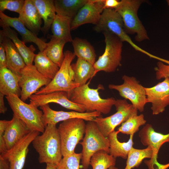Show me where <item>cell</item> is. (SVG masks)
I'll return each mask as SVG.
<instances>
[{"mask_svg":"<svg viewBox=\"0 0 169 169\" xmlns=\"http://www.w3.org/2000/svg\"><path fill=\"white\" fill-rule=\"evenodd\" d=\"M114 105L116 112L106 117H96L94 121L104 136L107 137L118 125L126 121L131 116L137 114V110L126 100H116Z\"/></svg>","mask_w":169,"mask_h":169,"instance_id":"30bf717a","label":"cell"},{"mask_svg":"<svg viewBox=\"0 0 169 169\" xmlns=\"http://www.w3.org/2000/svg\"><path fill=\"white\" fill-rule=\"evenodd\" d=\"M19 76L7 68L0 69V93L6 96L14 95H21Z\"/></svg>","mask_w":169,"mask_h":169,"instance_id":"cb8c5ba5","label":"cell"},{"mask_svg":"<svg viewBox=\"0 0 169 169\" xmlns=\"http://www.w3.org/2000/svg\"><path fill=\"white\" fill-rule=\"evenodd\" d=\"M10 120H0V135L3 136L5 131L9 123ZM5 143L3 136H0V152L1 154L5 153L7 151Z\"/></svg>","mask_w":169,"mask_h":169,"instance_id":"f35d334b","label":"cell"},{"mask_svg":"<svg viewBox=\"0 0 169 169\" xmlns=\"http://www.w3.org/2000/svg\"><path fill=\"white\" fill-rule=\"evenodd\" d=\"M64 54V60L54 78L35 94H45L57 91L68 92L79 86L74 80V73L71 67L72 62L75 55L69 50L65 51Z\"/></svg>","mask_w":169,"mask_h":169,"instance_id":"52a82bcc","label":"cell"},{"mask_svg":"<svg viewBox=\"0 0 169 169\" xmlns=\"http://www.w3.org/2000/svg\"><path fill=\"white\" fill-rule=\"evenodd\" d=\"M158 156H152L149 160H145L144 163L148 166L149 169H166L169 167V163L161 164L157 161Z\"/></svg>","mask_w":169,"mask_h":169,"instance_id":"ab89813d","label":"cell"},{"mask_svg":"<svg viewBox=\"0 0 169 169\" xmlns=\"http://www.w3.org/2000/svg\"><path fill=\"white\" fill-rule=\"evenodd\" d=\"M32 143L38 154L39 163L57 166L62 159L60 139L56 125H47L42 134L36 136Z\"/></svg>","mask_w":169,"mask_h":169,"instance_id":"7a4b0ae2","label":"cell"},{"mask_svg":"<svg viewBox=\"0 0 169 169\" xmlns=\"http://www.w3.org/2000/svg\"><path fill=\"white\" fill-rule=\"evenodd\" d=\"M120 3V1L118 0H104V8L115 9Z\"/></svg>","mask_w":169,"mask_h":169,"instance_id":"b9f144b4","label":"cell"},{"mask_svg":"<svg viewBox=\"0 0 169 169\" xmlns=\"http://www.w3.org/2000/svg\"><path fill=\"white\" fill-rule=\"evenodd\" d=\"M31 131L21 120L13 115L2 136L7 150L12 148Z\"/></svg>","mask_w":169,"mask_h":169,"instance_id":"d6986e66","label":"cell"},{"mask_svg":"<svg viewBox=\"0 0 169 169\" xmlns=\"http://www.w3.org/2000/svg\"><path fill=\"white\" fill-rule=\"evenodd\" d=\"M105 44V51L94 64L95 75L98 72H114L121 65L123 42L116 35L110 32H104Z\"/></svg>","mask_w":169,"mask_h":169,"instance_id":"5b68a950","label":"cell"},{"mask_svg":"<svg viewBox=\"0 0 169 169\" xmlns=\"http://www.w3.org/2000/svg\"><path fill=\"white\" fill-rule=\"evenodd\" d=\"M33 62L38 71L52 80L59 69L43 52L40 51L36 54Z\"/></svg>","mask_w":169,"mask_h":169,"instance_id":"1f68e13d","label":"cell"},{"mask_svg":"<svg viewBox=\"0 0 169 169\" xmlns=\"http://www.w3.org/2000/svg\"><path fill=\"white\" fill-rule=\"evenodd\" d=\"M116 158L103 150L99 151L91 157L90 165L93 169H107L115 166Z\"/></svg>","mask_w":169,"mask_h":169,"instance_id":"836d02e7","label":"cell"},{"mask_svg":"<svg viewBox=\"0 0 169 169\" xmlns=\"http://www.w3.org/2000/svg\"><path fill=\"white\" fill-rule=\"evenodd\" d=\"M155 70L156 71V78L157 80L169 78V64H165L163 62L159 61L157 62Z\"/></svg>","mask_w":169,"mask_h":169,"instance_id":"74e56055","label":"cell"},{"mask_svg":"<svg viewBox=\"0 0 169 169\" xmlns=\"http://www.w3.org/2000/svg\"><path fill=\"white\" fill-rule=\"evenodd\" d=\"M88 0H55L54 3L56 14L71 18L75 16Z\"/></svg>","mask_w":169,"mask_h":169,"instance_id":"f546056e","label":"cell"},{"mask_svg":"<svg viewBox=\"0 0 169 169\" xmlns=\"http://www.w3.org/2000/svg\"><path fill=\"white\" fill-rule=\"evenodd\" d=\"M81 153H75L63 157L56 166V169H79V163L81 159Z\"/></svg>","mask_w":169,"mask_h":169,"instance_id":"d590c367","label":"cell"},{"mask_svg":"<svg viewBox=\"0 0 169 169\" xmlns=\"http://www.w3.org/2000/svg\"><path fill=\"white\" fill-rule=\"evenodd\" d=\"M146 122L143 114L138 115H133L129 117L126 121L121 124L118 129L120 132L127 135L134 134L139 130L141 126Z\"/></svg>","mask_w":169,"mask_h":169,"instance_id":"e575fe53","label":"cell"},{"mask_svg":"<svg viewBox=\"0 0 169 169\" xmlns=\"http://www.w3.org/2000/svg\"><path fill=\"white\" fill-rule=\"evenodd\" d=\"M71 42L75 56L94 65L96 62V54L90 44L86 39L78 37L73 39Z\"/></svg>","mask_w":169,"mask_h":169,"instance_id":"4dcf8cb0","label":"cell"},{"mask_svg":"<svg viewBox=\"0 0 169 169\" xmlns=\"http://www.w3.org/2000/svg\"><path fill=\"white\" fill-rule=\"evenodd\" d=\"M13 115L21 120L31 131L43 133L45 126L43 120V113L32 103L28 104L17 95L5 96Z\"/></svg>","mask_w":169,"mask_h":169,"instance_id":"277c9868","label":"cell"},{"mask_svg":"<svg viewBox=\"0 0 169 169\" xmlns=\"http://www.w3.org/2000/svg\"><path fill=\"white\" fill-rule=\"evenodd\" d=\"M18 18L28 29L36 35L41 30L42 19L32 0H25Z\"/></svg>","mask_w":169,"mask_h":169,"instance_id":"7402d4cb","label":"cell"},{"mask_svg":"<svg viewBox=\"0 0 169 169\" xmlns=\"http://www.w3.org/2000/svg\"><path fill=\"white\" fill-rule=\"evenodd\" d=\"M39 133L38 131H31L11 149L0 154L8 160L10 169H23L28 151V146Z\"/></svg>","mask_w":169,"mask_h":169,"instance_id":"2e32d148","label":"cell"},{"mask_svg":"<svg viewBox=\"0 0 169 169\" xmlns=\"http://www.w3.org/2000/svg\"><path fill=\"white\" fill-rule=\"evenodd\" d=\"M94 29L97 32L108 31L117 36L123 42L129 43L135 50L148 56L150 53L136 44L125 32L122 19L115 9H104L100 20Z\"/></svg>","mask_w":169,"mask_h":169,"instance_id":"9c48e42d","label":"cell"},{"mask_svg":"<svg viewBox=\"0 0 169 169\" xmlns=\"http://www.w3.org/2000/svg\"><path fill=\"white\" fill-rule=\"evenodd\" d=\"M143 2L141 0H122L115 9L121 17L125 32L127 34H135V39L138 42L149 39L138 16V11Z\"/></svg>","mask_w":169,"mask_h":169,"instance_id":"3957f363","label":"cell"},{"mask_svg":"<svg viewBox=\"0 0 169 169\" xmlns=\"http://www.w3.org/2000/svg\"><path fill=\"white\" fill-rule=\"evenodd\" d=\"M139 136L141 143L149 146L153 151V156H158L159 151L164 143L169 142V133L164 134L155 131L150 124H146L140 131Z\"/></svg>","mask_w":169,"mask_h":169,"instance_id":"44dd1931","label":"cell"},{"mask_svg":"<svg viewBox=\"0 0 169 169\" xmlns=\"http://www.w3.org/2000/svg\"><path fill=\"white\" fill-rule=\"evenodd\" d=\"M44 22L41 30L46 33L51 27L56 17V11L53 0H32Z\"/></svg>","mask_w":169,"mask_h":169,"instance_id":"d4e9b609","label":"cell"},{"mask_svg":"<svg viewBox=\"0 0 169 169\" xmlns=\"http://www.w3.org/2000/svg\"><path fill=\"white\" fill-rule=\"evenodd\" d=\"M0 34L10 38L13 42L23 59L26 65H32L36 54L34 52L36 49L33 45L27 46L25 43L18 38V33L10 27H3Z\"/></svg>","mask_w":169,"mask_h":169,"instance_id":"603a6c76","label":"cell"},{"mask_svg":"<svg viewBox=\"0 0 169 169\" xmlns=\"http://www.w3.org/2000/svg\"><path fill=\"white\" fill-rule=\"evenodd\" d=\"M4 95L0 93V113L5 114L7 110V108L5 105L4 97Z\"/></svg>","mask_w":169,"mask_h":169,"instance_id":"ee69618b","label":"cell"},{"mask_svg":"<svg viewBox=\"0 0 169 169\" xmlns=\"http://www.w3.org/2000/svg\"><path fill=\"white\" fill-rule=\"evenodd\" d=\"M119 133L118 130L114 131L108 137L110 141L109 154L115 158L121 157L126 159L130 150L133 147L134 134L130 135L128 141L122 142L119 141L117 138V135Z\"/></svg>","mask_w":169,"mask_h":169,"instance_id":"484cf974","label":"cell"},{"mask_svg":"<svg viewBox=\"0 0 169 169\" xmlns=\"http://www.w3.org/2000/svg\"><path fill=\"white\" fill-rule=\"evenodd\" d=\"M153 154V151L149 146L142 149H136L133 147L128 154L126 166L124 169H132L138 167L144 159H151Z\"/></svg>","mask_w":169,"mask_h":169,"instance_id":"d6a6232c","label":"cell"},{"mask_svg":"<svg viewBox=\"0 0 169 169\" xmlns=\"http://www.w3.org/2000/svg\"><path fill=\"white\" fill-rule=\"evenodd\" d=\"M42 111L43 120L46 126L48 124L56 125L58 122L73 118H80L87 121H94L97 117L101 116L97 111L79 112L76 111H56L51 109L49 104L40 107Z\"/></svg>","mask_w":169,"mask_h":169,"instance_id":"5bb4252c","label":"cell"},{"mask_svg":"<svg viewBox=\"0 0 169 169\" xmlns=\"http://www.w3.org/2000/svg\"><path fill=\"white\" fill-rule=\"evenodd\" d=\"M0 18L1 27L8 26L13 28L21 35L25 43L33 42L37 46L40 51H43L46 43L28 29L18 17H11L0 11Z\"/></svg>","mask_w":169,"mask_h":169,"instance_id":"ac0fdd59","label":"cell"},{"mask_svg":"<svg viewBox=\"0 0 169 169\" xmlns=\"http://www.w3.org/2000/svg\"><path fill=\"white\" fill-rule=\"evenodd\" d=\"M84 138L80 142L82 147L81 163L84 169H87L92 156L97 152L103 150L109 154L110 141L102 133L94 121L86 124Z\"/></svg>","mask_w":169,"mask_h":169,"instance_id":"8992f818","label":"cell"},{"mask_svg":"<svg viewBox=\"0 0 169 169\" xmlns=\"http://www.w3.org/2000/svg\"><path fill=\"white\" fill-rule=\"evenodd\" d=\"M148 103H151L153 115L162 113L169 105V78L149 88L145 87Z\"/></svg>","mask_w":169,"mask_h":169,"instance_id":"4fadbf2b","label":"cell"},{"mask_svg":"<svg viewBox=\"0 0 169 169\" xmlns=\"http://www.w3.org/2000/svg\"><path fill=\"white\" fill-rule=\"evenodd\" d=\"M104 0H88L72 19L71 29L74 30L87 23L96 25L104 9Z\"/></svg>","mask_w":169,"mask_h":169,"instance_id":"9a60e30c","label":"cell"},{"mask_svg":"<svg viewBox=\"0 0 169 169\" xmlns=\"http://www.w3.org/2000/svg\"><path fill=\"white\" fill-rule=\"evenodd\" d=\"M166 2L168 6L169 7V0H166Z\"/></svg>","mask_w":169,"mask_h":169,"instance_id":"7dc6e473","label":"cell"},{"mask_svg":"<svg viewBox=\"0 0 169 169\" xmlns=\"http://www.w3.org/2000/svg\"><path fill=\"white\" fill-rule=\"evenodd\" d=\"M29 99L30 103L37 107L53 103L69 110L81 113L86 112L83 106L70 100L68 98L67 92L65 91H57L42 95L34 94L31 95Z\"/></svg>","mask_w":169,"mask_h":169,"instance_id":"e0dca14e","label":"cell"},{"mask_svg":"<svg viewBox=\"0 0 169 169\" xmlns=\"http://www.w3.org/2000/svg\"><path fill=\"white\" fill-rule=\"evenodd\" d=\"M0 169H10V163L6 157L0 155Z\"/></svg>","mask_w":169,"mask_h":169,"instance_id":"7bdbcfd3","label":"cell"},{"mask_svg":"<svg viewBox=\"0 0 169 169\" xmlns=\"http://www.w3.org/2000/svg\"><path fill=\"white\" fill-rule=\"evenodd\" d=\"M74 82L79 86L86 84L87 81L95 76L94 65L85 60L78 58L71 64Z\"/></svg>","mask_w":169,"mask_h":169,"instance_id":"4316f807","label":"cell"},{"mask_svg":"<svg viewBox=\"0 0 169 169\" xmlns=\"http://www.w3.org/2000/svg\"><path fill=\"white\" fill-rule=\"evenodd\" d=\"M71 18L56 14L51 26L53 34L55 38L63 39L66 43L72 42L73 39L70 33Z\"/></svg>","mask_w":169,"mask_h":169,"instance_id":"83f0119b","label":"cell"},{"mask_svg":"<svg viewBox=\"0 0 169 169\" xmlns=\"http://www.w3.org/2000/svg\"><path fill=\"white\" fill-rule=\"evenodd\" d=\"M122 84H109V88L117 90L120 96L129 100L138 110L143 112L145 105L148 103L145 87L139 84L134 77L125 75L122 77Z\"/></svg>","mask_w":169,"mask_h":169,"instance_id":"8fae6325","label":"cell"},{"mask_svg":"<svg viewBox=\"0 0 169 169\" xmlns=\"http://www.w3.org/2000/svg\"><path fill=\"white\" fill-rule=\"evenodd\" d=\"M51 80L39 72L34 65H26L19 76L20 99L25 102L40 88L48 85Z\"/></svg>","mask_w":169,"mask_h":169,"instance_id":"7c38bea8","label":"cell"},{"mask_svg":"<svg viewBox=\"0 0 169 169\" xmlns=\"http://www.w3.org/2000/svg\"><path fill=\"white\" fill-rule=\"evenodd\" d=\"M24 0H0V11L8 10L19 14L22 11L25 3Z\"/></svg>","mask_w":169,"mask_h":169,"instance_id":"8d00e7d4","label":"cell"},{"mask_svg":"<svg viewBox=\"0 0 169 169\" xmlns=\"http://www.w3.org/2000/svg\"><path fill=\"white\" fill-rule=\"evenodd\" d=\"M0 42L5 49L7 68L19 76L21 71L26 66L23 59L10 38L0 34Z\"/></svg>","mask_w":169,"mask_h":169,"instance_id":"ffe728a7","label":"cell"},{"mask_svg":"<svg viewBox=\"0 0 169 169\" xmlns=\"http://www.w3.org/2000/svg\"><path fill=\"white\" fill-rule=\"evenodd\" d=\"M108 169H118L115 166H112L110 167Z\"/></svg>","mask_w":169,"mask_h":169,"instance_id":"bcb514c9","label":"cell"},{"mask_svg":"<svg viewBox=\"0 0 169 169\" xmlns=\"http://www.w3.org/2000/svg\"><path fill=\"white\" fill-rule=\"evenodd\" d=\"M7 68L6 56L5 49L0 42V69Z\"/></svg>","mask_w":169,"mask_h":169,"instance_id":"60d3db41","label":"cell"},{"mask_svg":"<svg viewBox=\"0 0 169 169\" xmlns=\"http://www.w3.org/2000/svg\"><path fill=\"white\" fill-rule=\"evenodd\" d=\"M56 165L51 164H47L45 169H56Z\"/></svg>","mask_w":169,"mask_h":169,"instance_id":"f6af8a7d","label":"cell"},{"mask_svg":"<svg viewBox=\"0 0 169 169\" xmlns=\"http://www.w3.org/2000/svg\"><path fill=\"white\" fill-rule=\"evenodd\" d=\"M49 38L50 41L46 43L43 52L47 56L60 68L64 60L63 49L66 42L60 39L55 38L51 35Z\"/></svg>","mask_w":169,"mask_h":169,"instance_id":"f1b7e54d","label":"cell"},{"mask_svg":"<svg viewBox=\"0 0 169 169\" xmlns=\"http://www.w3.org/2000/svg\"><path fill=\"white\" fill-rule=\"evenodd\" d=\"M90 83V81L67 92L69 99L83 106L86 112L97 111L104 114L109 113L114 105L116 100L113 97L101 98L99 90L103 89V86L99 84L97 88H91L89 86Z\"/></svg>","mask_w":169,"mask_h":169,"instance_id":"6da1fadb","label":"cell"},{"mask_svg":"<svg viewBox=\"0 0 169 169\" xmlns=\"http://www.w3.org/2000/svg\"><path fill=\"white\" fill-rule=\"evenodd\" d=\"M84 120L73 118L62 121L58 128L60 136L63 157L75 152L76 146L83 139L86 125Z\"/></svg>","mask_w":169,"mask_h":169,"instance_id":"ba28073f","label":"cell"}]
</instances>
